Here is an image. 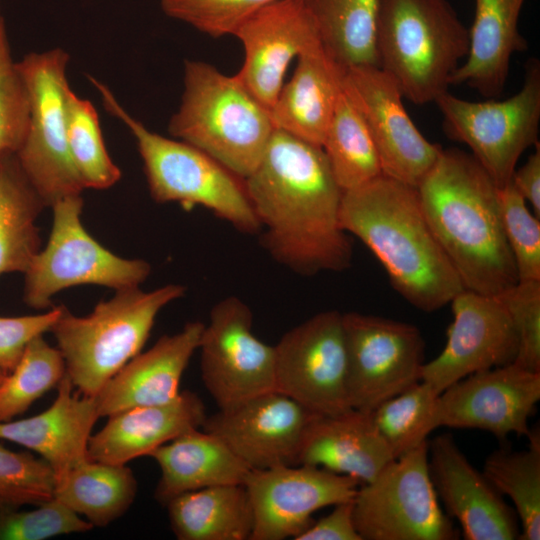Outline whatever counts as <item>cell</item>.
<instances>
[{
  "label": "cell",
  "instance_id": "obj_18",
  "mask_svg": "<svg viewBox=\"0 0 540 540\" xmlns=\"http://www.w3.org/2000/svg\"><path fill=\"white\" fill-rule=\"evenodd\" d=\"M450 304L445 347L421 371V381L439 394L468 375L513 363L518 351L516 330L497 295L464 289Z\"/></svg>",
  "mask_w": 540,
  "mask_h": 540
},
{
  "label": "cell",
  "instance_id": "obj_40",
  "mask_svg": "<svg viewBox=\"0 0 540 540\" xmlns=\"http://www.w3.org/2000/svg\"><path fill=\"white\" fill-rule=\"evenodd\" d=\"M29 121V96L13 61L5 23L0 16V156L20 148Z\"/></svg>",
  "mask_w": 540,
  "mask_h": 540
},
{
  "label": "cell",
  "instance_id": "obj_20",
  "mask_svg": "<svg viewBox=\"0 0 540 540\" xmlns=\"http://www.w3.org/2000/svg\"><path fill=\"white\" fill-rule=\"evenodd\" d=\"M244 61L238 77L269 110L290 62L321 44L306 0H276L250 16L234 33Z\"/></svg>",
  "mask_w": 540,
  "mask_h": 540
},
{
  "label": "cell",
  "instance_id": "obj_9",
  "mask_svg": "<svg viewBox=\"0 0 540 540\" xmlns=\"http://www.w3.org/2000/svg\"><path fill=\"white\" fill-rule=\"evenodd\" d=\"M51 208L48 242L24 273L23 299L28 306L45 309L56 293L73 286L93 284L117 291L139 287L147 279V261L122 258L87 232L81 222V194L62 198Z\"/></svg>",
  "mask_w": 540,
  "mask_h": 540
},
{
  "label": "cell",
  "instance_id": "obj_28",
  "mask_svg": "<svg viewBox=\"0 0 540 540\" xmlns=\"http://www.w3.org/2000/svg\"><path fill=\"white\" fill-rule=\"evenodd\" d=\"M160 467L155 498L162 504L207 487L244 484L249 467L216 435L195 428L155 449Z\"/></svg>",
  "mask_w": 540,
  "mask_h": 540
},
{
  "label": "cell",
  "instance_id": "obj_37",
  "mask_svg": "<svg viewBox=\"0 0 540 540\" xmlns=\"http://www.w3.org/2000/svg\"><path fill=\"white\" fill-rule=\"evenodd\" d=\"M66 374L60 350L49 345L43 335L33 339L0 387V422L25 413L36 400L57 387Z\"/></svg>",
  "mask_w": 540,
  "mask_h": 540
},
{
  "label": "cell",
  "instance_id": "obj_38",
  "mask_svg": "<svg viewBox=\"0 0 540 540\" xmlns=\"http://www.w3.org/2000/svg\"><path fill=\"white\" fill-rule=\"evenodd\" d=\"M56 475L43 459L0 444V512L39 505L54 498Z\"/></svg>",
  "mask_w": 540,
  "mask_h": 540
},
{
  "label": "cell",
  "instance_id": "obj_13",
  "mask_svg": "<svg viewBox=\"0 0 540 540\" xmlns=\"http://www.w3.org/2000/svg\"><path fill=\"white\" fill-rule=\"evenodd\" d=\"M274 348L275 390L318 415L352 408L342 313L315 314L287 331Z\"/></svg>",
  "mask_w": 540,
  "mask_h": 540
},
{
  "label": "cell",
  "instance_id": "obj_1",
  "mask_svg": "<svg viewBox=\"0 0 540 540\" xmlns=\"http://www.w3.org/2000/svg\"><path fill=\"white\" fill-rule=\"evenodd\" d=\"M244 180L262 246L279 264L305 276L341 272L353 248L340 224L343 190L321 146L274 130Z\"/></svg>",
  "mask_w": 540,
  "mask_h": 540
},
{
  "label": "cell",
  "instance_id": "obj_14",
  "mask_svg": "<svg viewBox=\"0 0 540 540\" xmlns=\"http://www.w3.org/2000/svg\"><path fill=\"white\" fill-rule=\"evenodd\" d=\"M249 306L236 296L217 302L199 348L205 388L219 409L275 390V348L252 331Z\"/></svg>",
  "mask_w": 540,
  "mask_h": 540
},
{
  "label": "cell",
  "instance_id": "obj_3",
  "mask_svg": "<svg viewBox=\"0 0 540 540\" xmlns=\"http://www.w3.org/2000/svg\"><path fill=\"white\" fill-rule=\"evenodd\" d=\"M428 223L464 289L498 295L518 282L499 188L463 150L442 149L417 187Z\"/></svg>",
  "mask_w": 540,
  "mask_h": 540
},
{
  "label": "cell",
  "instance_id": "obj_11",
  "mask_svg": "<svg viewBox=\"0 0 540 540\" xmlns=\"http://www.w3.org/2000/svg\"><path fill=\"white\" fill-rule=\"evenodd\" d=\"M362 540L458 539L439 505L428 465V441L392 460L353 499Z\"/></svg>",
  "mask_w": 540,
  "mask_h": 540
},
{
  "label": "cell",
  "instance_id": "obj_17",
  "mask_svg": "<svg viewBox=\"0 0 540 540\" xmlns=\"http://www.w3.org/2000/svg\"><path fill=\"white\" fill-rule=\"evenodd\" d=\"M540 400V373L515 363L473 373L443 390L433 426L480 429L499 439L529 438V418Z\"/></svg>",
  "mask_w": 540,
  "mask_h": 540
},
{
  "label": "cell",
  "instance_id": "obj_41",
  "mask_svg": "<svg viewBox=\"0 0 540 540\" xmlns=\"http://www.w3.org/2000/svg\"><path fill=\"white\" fill-rule=\"evenodd\" d=\"M276 0H160L163 12L213 38L234 35L255 12Z\"/></svg>",
  "mask_w": 540,
  "mask_h": 540
},
{
  "label": "cell",
  "instance_id": "obj_33",
  "mask_svg": "<svg viewBox=\"0 0 540 540\" xmlns=\"http://www.w3.org/2000/svg\"><path fill=\"white\" fill-rule=\"evenodd\" d=\"M321 147L343 192L383 174L368 127L343 89Z\"/></svg>",
  "mask_w": 540,
  "mask_h": 540
},
{
  "label": "cell",
  "instance_id": "obj_25",
  "mask_svg": "<svg viewBox=\"0 0 540 540\" xmlns=\"http://www.w3.org/2000/svg\"><path fill=\"white\" fill-rule=\"evenodd\" d=\"M394 457L376 429L372 412L351 408L335 415L316 414L300 448L298 465L317 466L372 481Z\"/></svg>",
  "mask_w": 540,
  "mask_h": 540
},
{
  "label": "cell",
  "instance_id": "obj_29",
  "mask_svg": "<svg viewBox=\"0 0 540 540\" xmlns=\"http://www.w3.org/2000/svg\"><path fill=\"white\" fill-rule=\"evenodd\" d=\"M166 506L179 540H250L254 517L244 484L186 492Z\"/></svg>",
  "mask_w": 540,
  "mask_h": 540
},
{
  "label": "cell",
  "instance_id": "obj_45",
  "mask_svg": "<svg viewBox=\"0 0 540 540\" xmlns=\"http://www.w3.org/2000/svg\"><path fill=\"white\" fill-rule=\"evenodd\" d=\"M353 499L334 505L328 515L314 522L295 540H362L354 522Z\"/></svg>",
  "mask_w": 540,
  "mask_h": 540
},
{
  "label": "cell",
  "instance_id": "obj_35",
  "mask_svg": "<svg viewBox=\"0 0 540 540\" xmlns=\"http://www.w3.org/2000/svg\"><path fill=\"white\" fill-rule=\"evenodd\" d=\"M65 116L70 156L84 189L110 188L119 181L121 171L107 152L94 105L69 88Z\"/></svg>",
  "mask_w": 540,
  "mask_h": 540
},
{
  "label": "cell",
  "instance_id": "obj_47",
  "mask_svg": "<svg viewBox=\"0 0 540 540\" xmlns=\"http://www.w3.org/2000/svg\"><path fill=\"white\" fill-rule=\"evenodd\" d=\"M7 373L0 370V387L2 386L3 382L5 381L6 377H7Z\"/></svg>",
  "mask_w": 540,
  "mask_h": 540
},
{
  "label": "cell",
  "instance_id": "obj_42",
  "mask_svg": "<svg viewBox=\"0 0 540 540\" xmlns=\"http://www.w3.org/2000/svg\"><path fill=\"white\" fill-rule=\"evenodd\" d=\"M93 528L55 497L33 510L0 512V540H45Z\"/></svg>",
  "mask_w": 540,
  "mask_h": 540
},
{
  "label": "cell",
  "instance_id": "obj_12",
  "mask_svg": "<svg viewBox=\"0 0 540 540\" xmlns=\"http://www.w3.org/2000/svg\"><path fill=\"white\" fill-rule=\"evenodd\" d=\"M347 387L352 408L372 412L421 381L425 342L409 323L342 313Z\"/></svg>",
  "mask_w": 540,
  "mask_h": 540
},
{
  "label": "cell",
  "instance_id": "obj_23",
  "mask_svg": "<svg viewBox=\"0 0 540 540\" xmlns=\"http://www.w3.org/2000/svg\"><path fill=\"white\" fill-rule=\"evenodd\" d=\"M66 374L57 396L45 411L29 418L0 422V439L40 455L53 469L56 482L88 457V443L99 412L95 397L73 392Z\"/></svg>",
  "mask_w": 540,
  "mask_h": 540
},
{
  "label": "cell",
  "instance_id": "obj_43",
  "mask_svg": "<svg viewBox=\"0 0 540 540\" xmlns=\"http://www.w3.org/2000/svg\"><path fill=\"white\" fill-rule=\"evenodd\" d=\"M518 337L513 363L540 373V280L518 281L497 295Z\"/></svg>",
  "mask_w": 540,
  "mask_h": 540
},
{
  "label": "cell",
  "instance_id": "obj_24",
  "mask_svg": "<svg viewBox=\"0 0 540 540\" xmlns=\"http://www.w3.org/2000/svg\"><path fill=\"white\" fill-rule=\"evenodd\" d=\"M207 415L200 397L180 391L173 400L157 405L130 408L108 416L107 423L90 436L91 460L126 465L179 435L202 427Z\"/></svg>",
  "mask_w": 540,
  "mask_h": 540
},
{
  "label": "cell",
  "instance_id": "obj_16",
  "mask_svg": "<svg viewBox=\"0 0 540 540\" xmlns=\"http://www.w3.org/2000/svg\"><path fill=\"white\" fill-rule=\"evenodd\" d=\"M360 483L311 465L251 470L244 482L253 509L250 540L295 539L319 509L354 499Z\"/></svg>",
  "mask_w": 540,
  "mask_h": 540
},
{
  "label": "cell",
  "instance_id": "obj_21",
  "mask_svg": "<svg viewBox=\"0 0 540 540\" xmlns=\"http://www.w3.org/2000/svg\"><path fill=\"white\" fill-rule=\"evenodd\" d=\"M428 465L445 513L455 518L466 540H514L517 514L462 453L451 434L428 443Z\"/></svg>",
  "mask_w": 540,
  "mask_h": 540
},
{
  "label": "cell",
  "instance_id": "obj_19",
  "mask_svg": "<svg viewBox=\"0 0 540 540\" xmlns=\"http://www.w3.org/2000/svg\"><path fill=\"white\" fill-rule=\"evenodd\" d=\"M316 414L269 391L207 416L202 428L219 437L250 470L298 465L305 431Z\"/></svg>",
  "mask_w": 540,
  "mask_h": 540
},
{
  "label": "cell",
  "instance_id": "obj_5",
  "mask_svg": "<svg viewBox=\"0 0 540 540\" xmlns=\"http://www.w3.org/2000/svg\"><path fill=\"white\" fill-rule=\"evenodd\" d=\"M468 50L469 30L448 0H380L379 67L412 103L447 92Z\"/></svg>",
  "mask_w": 540,
  "mask_h": 540
},
{
  "label": "cell",
  "instance_id": "obj_10",
  "mask_svg": "<svg viewBox=\"0 0 540 540\" xmlns=\"http://www.w3.org/2000/svg\"><path fill=\"white\" fill-rule=\"evenodd\" d=\"M435 103L446 136L465 144L502 188L511 181L523 152L539 143L540 63L527 62L521 89L507 99L474 102L447 91Z\"/></svg>",
  "mask_w": 540,
  "mask_h": 540
},
{
  "label": "cell",
  "instance_id": "obj_8",
  "mask_svg": "<svg viewBox=\"0 0 540 540\" xmlns=\"http://www.w3.org/2000/svg\"><path fill=\"white\" fill-rule=\"evenodd\" d=\"M69 59L65 50L53 48L29 53L17 62L28 91L29 121L16 156L46 207L84 190L67 143Z\"/></svg>",
  "mask_w": 540,
  "mask_h": 540
},
{
  "label": "cell",
  "instance_id": "obj_34",
  "mask_svg": "<svg viewBox=\"0 0 540 540\" xmlns=\"http://www.w3.org/2000/svg\"><path fill=\"white\" fill-rule=\"evenodd\" d=\"M528 449H498L487 456L483 474L502 495L511 499L521 528L518 539H540V434L532 432Z\"/></svg>",
  "mask_w": 540,
  "mask_h": 540
},
{
  "label": "cell",
  "instance_id": "obj_30",
  "mask_svg": "<svg viewBox=\"0 0 540 540\" xmlns=\"http://www.w3.org/2000/svg\"><path fill=\"white\" fill-rule=\"evenodd\" d=\"M45 204L24 173L16 153L0 156V276L25 273L40 251L36 220Z\"/></svg>",
  "mask_w": 540,
  "mask_h": 540
},
{
  "label": "cell",
  "instance_id": "obj_32",
  "mask_svg": "<svg viewBox=\"0 0 540 540\" xmlns=\"http://www.w3.org/2000/svg\"><path fill=\"white\" fill-rule=\"evenodd\" d=\"M327 55L342 69L378 66L380 0H306Z\"/></svg>",
  "mask_w": 540,
  "mask_h": 540
},
{
  "label": "cell",
  "instance_id": "obj_46",
  "mask_svg": "<svg viewBox=\"0 0 540 540\" xmlns=\"http://www.w3.org/2000/svg\"><path fill=\"white\" fill-rule=\"evenodd\" d=\"M511 182L526 203L532 207L533 213L540 217V145L528 157L527 161L515 169Z\"/></svg>",
  "mask_w": 540,
  "mask_h": 540
},
{
  "label": "cell",
  "instance_id": "obj_36",
  "mask_svg": "<svg viewBox=\"0 0 540 540\" xmlns=\"http://www.w3.org/2000/svg\"><path fill=\"white\" fill-rule=\"evenodd\" d=\"M439 393L420 381L384 401L372 411L377 431L394 459L413 450L433 431V416Z\"/></svg>",
  "mask_w": 540,
  "mask_h": 540
},
{
  "label": "cell",
  "instance_id": "obj_6",
  "mask_svg": "<svg viewBox=\"0 0 540 540\" xmlns=\"http://www.w3.org/2000/svg\"><path fill=\"white\" fill-rule=\"evenodd\" d=\"M185 287L169 284L145 292L139 287L117 290L87 316L63 306L51 328L77 390L94 397L127 362L141 352L159 312L179 299Z\"/></svg>",
  "mask_w": 540,
  "mask_h": 540
},
{
  "label": "cell",
  "instance_id": "obj_22",
  "mask_svg": "<svg viewBox=\"0 0 540 540\" xmlns=\"http://www.w3.org/2000/svg\"><path fill=\"white\" fill-rule=\"evenodd\" d=\"M205 324L187 323L172 335H163L110 378L95 397L100 417L140 406L169 402L180 393L182 375L199 348Z\"/></svg>",
  "mask_w": 540,
  "mask_h": 540
},
{
  "label": "cell",
  "instance_id": "obj_31",
  "mask_svg": "<svg viewBox=\"0 0 540 540\" xmlns=\"http://www.w3.org/2000/svg\"><path fill=\"white\" fill-rule=\"evenodd\" d=\"M137 489V480L126 465L87 458L56 482L54 497L93 527H105L125 514Z\"/></svg>",
  "mask_w": 540,
  "mask_h": 540
},
{
  "label": "cell",
  "instance_id": "obj_2",
  "mask_svg": "<svg viewBox=\"0 0 540 540\" xmlns=\"http://www.w3.org/2000/svg\"><path fill=\"white\" fill-rule=\"evenodd\" d=\"M340 224L370 249L392 287L417 309L436 311L464 290L428 223L416 187L382 174L344 191Z\"/></svg>",
  "mask_w": 540,
  "mask_h": 540
},
{
  "label": "cell",
  "instance_id": "obj_4",
  "mask_svg": "<svg viewBox=\"0 0 540 540\" xmlns=\"http://www.w3.org/2000/svg\"><path fill=\"white\" fill-rule=\"evenodd\" d=\"M184 90L168 131L245 179L261 161L275 130L270 110L245 86L199 60L184 62Z\"/></svg>",
  "mask_w": 540,
  "mask_h": 540
},
{
  "label": "cell",
  "instance_id": "obj_7",
  "mask_svg": "<svg viewBox=\"0 0 540 540\" xmlns=\"http://www.w3.org/2000/svg\"><path fill=\"white\" fill-rule=\"evenodd\" d=\"M105 109L135 138L151 197L158 203L201 206L247 234L260 230L244 180L202 150L149 130L131 116L103 83L90 77Z\"/></svg>",
  "mask_w": 540,
  "mask_h": 540
},
{
  "label": "cell",
  "instance_id": "obj_44",
  "mask_svg": "<svg viewBox=\"0 0 540 540\" xmlns=\"http://www.w3.org/2000/svg\"><path fill=\"white\" fill-rule=\"evenodd\" d=\"M63 306L37 314L0 317V370L9 374L20 361L27 345L51 330Z\"/></svg>",
  "mask_w": 540,
  "mask_h": 540
},
{
  "label": "cell",
  "instance_id": "obj_26",
  "mask_svg": "<svg viewBox=\"0 0 540 540\" xmlns=\"http://www.w3.org/2000/svg\"><path fill=\"white\" fill-rule=\"evenodd\" d=\"M524 2L475 0L468 54L451 76L450 85H468L488 99L502 94L512 56L528 47L519 31Z\"/></svg>",
  "mask_w": 540,
  "mask_h": 540
},
{
  "label": "cell",
  "instance_id": "obj_15",
  "mask_svg": "<svg viewBox=\"0 0 540 540\" xmlns=\"http://www.w3.org/2000/svg\"><path fill=\"white\" fill-rule=\"evenodd\" d=\"M342 89L368 127L383 175L417 188L443 148L416 127L394 79L378 66H353L343 69Z\"/></svg>",
  "mask_w": 540,
  "mask_h": 540
},
{
  "label": "cell",
  "instance_id": "obj_27",
  "mask_svg": "<svg viewBox=\"0 0 540 540\" xmlns=\"http://www.w3.org/2000/svg\"><path fill=\"white\" fill-rule=\"evenodd\" d=\"M342 74L322 45L299 55L292 77L270 109L274 127L322 146L342 90Z\"/></svg>",
  "mask_w": 540,
  "mask_h": 540
},
{
  "label": "cell",
  "instance_id": "obj_39",
  "mask_svg": "<svg viewBox=\"0 0 540 540\" xmlns=\"http://www.w3.org/2000/svg\"><path fill=\"white\" fill-rule=\"evenodd\" d=\"M501 217L518 281L540 280V221L510 181L499 188Z\"/></svg>",
  "mask_w": 540,
  "mask_h": 540
}]
</instances>
